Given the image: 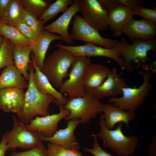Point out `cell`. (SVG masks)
Instances as JSON below:
<instances>
[{"mask_svg": "<svg viewBox=\"0 0 156 156\" xmlns=\"http://www.w3.org/2000/svg\"><path fill=\"white\" fill-rule=\"evenodd\" d=\"M24 11L19 0H11L0 15V21L14 26L17 21L22 19Z\"/></svg>", "mask_w": 156, "mask_h": 156, "instance_id": "obj_25", "label": "cell"}, {"mask_svg": "<svg viewBox=\"0 0 156 156\" xmlns=\"http://www.w3.org/2000/svg\"><path fill=\"white\" fill-rule=\"evenodd\" d=\"M131 44L128 42L124 38L120 41L121 54L125 62L126 70H132L133 66L131 64L134 61L138 66H146L148 52L156 50V40H137L132 41Z\"/></svg>", "mask_w": 156, "mask_h": 156, "instance_id": "obj_9", "label": "cell"}, {"mask_svg": "<svg viewBox=\"0 0 156 156\" xmlns=\"http://www.w3.org/2000/svg\"><path fill=\"white\" fill-rule=\"evenodd\" d=\"M12 129L5 133L6 138L7 150H15L19 147L22 149L30 150L42 143L38 132L29 130L25 124L12 116Z\"/></svg>", "mask_w": 156, "mask_h": 156, "instance_id": "obj_7", "label": "cell"}, {"mask_svg": "<svg viewBox=\"0 0 156 156\" xmlns=\"http://www.w3.org/2000/svg\"><path fill=\"white\" fill-rule=\"evenodd\" d=\"M25 93L24 89L10 87L0 90V109L8 112L17 114L22 110Z\"/></svg>", "mask_w": 156, "mask_h": 156, "instance_id": "obj_17", "label": "cell"}, {"mask_svg": "<svg viewBox=\"0 0 156 156\" xmlns=\"http://www.w3.org/2000/svg\"><path fill=\"white\" fill-rule=\"evenodd\" d=\"M102 105L100 100L86 91L82 97L69 98L65 106L70 111V114L64 119L68 121L79 119V124L88 123L91 119L101 114Z\"/></svg>", "mask_w": 156, "mask_h": 156, "instance_id": "obj_5", "label": "cell"}, {"mask_svg": "<svg viewBox=\"0 0 156 156\" xmlns=\"http://www.w3.org/2000/svg\"><path fill=\"white\" fill-rule=\"evenodd\" d=\"M70 35L73 40L99 45L104 48H111L118 45L120 41L102 36L99 31L89 25L82 16L77 14L73 17Z\"/></svg>", "mask_w": 156, "mask_h": 156, "instance_id": "obj_8", "label": "cell"}, {"mask_svg": "<svg viewBox=\"0 0 156 156\" xmlns=\"http://www.w3.org/2000/svg\"><path fill=\"white\" fill-rule=\"evenodd\" d=\"M11 156H49L47 149L42 143L32 149L21 152H13Z\"/></svg>", "mask_w": 156, "mask_h": 156, "instance_id": "obj_32", "label": "cell"}, {"mask_svg": "<svg viewBox=\"0 0 156 156\" xmlns=\"http://www.w3.org/2000/svg\"><path fill=\"white\" fill-rule=\"evenodd\" d=\"M55 102L60 109L59 113L42 117L36 116L29 123L25 124L27 128L31 131H37L44 136H53L57 131L58 122L70 114V111L65 105L57 100Z\"/></svg>", "mask_w": 156, "mask_h": 156, "instance_id": "obj_11", "label": "cell"}, {"mask_svg": "<svg viewBox=\"0 0 156 156\" xmlns=\"http://www.w3.org/2000/svg\"><path fill=\"white\" fill-rule=\"evenodd\" d=\"M4 37L0 34V48L2 43Z\"/></svg>", "mask_w": 156, "mask_h": 156, "instance_id": "obj_41", "label": "cell"}, {"mask_svg": "<svg viewBox=\"0 0 156 156\" xmlns=\"http://www.w3.org/2000/svg\"><path fill=\"white\" fill-rule=\"evenodd\" d=\"M24 10L39 19L51 4L44 0H19Z\"/></svg>", "mask_w": 156, "mask_h": 156, "instance_id": "obj_28", "label": "cell"}, {"mask_svg": "<svg viewBox=\"0 0 156 156\" xmlns=\"http://www.w3.org/2000/svg\"><path fill=\"white\" fill-rule=\"evenodd\" d=\"M28 82L24 78L14 65L7 66L0 75V90L10 87L28 88Z\"/></svg>", "mask_w": 156, "mask_h": 156, "instance_id": "obj_23", "label": "cell"}, {"mask_svg": "<svg viewBox=\"0 0 156 156\" xmlns=\"http://www.w3.org/2000/svg\"><path fill=\"white\" fill-rule=\"evenodd\" d=\"M47 150L49 156H83L79 151L66 149L50 142L47 144Z\"/></svg>", "mask_w": 156, "mask_h": 156, "instance_id": "obj_31", "label": "cell"}, {"mask_svg": "<svg viewBox=\"0 0 156 156\" xmlns=\"http://www.w3.org/2000/svg\"><path fill=\"white\" fill-rule=\"evenodd\" d=\"M14 66L24 78L29 82V64L31 62L30 55L32 53L31 46H14L12 50Z\"/></svg>", "mask_w": 156, "mask_h": 156, "instance_id": "obj_24", "label": "cell"}, {"mask_svg": "<svg viewBox=\"0 0 156 156\" xmlns=\"http://www.w3.org/2000/svg\"><path fill=\"white\" fill-rule=\"evenodd\" d=\"M100 130L97 134L103 142V146L108 148L119 156H131L139 145L138 138L134 135L125 136L122 131V122L118 123L114 129L109 130L105 127L103 114H101L99 122Z\"/></svg>", "mask_w": 156, "mask_h": 156, "instance_id": "obj_2", "label": "cell"}, {"mask_svg": "<svg viewBox=\"0 0 156 156\" xmlns=\"http://www.w3.org/2000/svg\"><path fill=\"white\" fill-rule=\"evenodd\" d=\"M119 4L133 10L139 6L142 5L143 1L140 0H118Z\"/></svg>", "mask_w": 156, "mask_h": 156, "instance_id": "obj_36", "label": "cell"}, {"mask_svg": "<svg viewBox=\"0 0 156 156\" xmlns=\"http://www.w3.org/2000/svg\"><path fill=\"white\" fill-rule=\"evenodd\" d=\"M73 2L72 0H56L51 4L39 20L45 24L60 12H65L68 9V5L72 4Z\"/></svg>", "mask_w": 156, "mask_h": 156, "instance_id": "obj_27", "label": "cell"}, {"mask_svg": "<svg viewBox=\"0 0 156 156\" xmlns=\"http://www.w3.org/2000/svg\"><path fill=\"white\" fill-rule=\"evenodd\" d=\"M14 46L4 37L0 48V69L10 65H14L12 50Z\"/></svg>", "mask_w": 156, "mask_h": 156, "instance_id": "obj_29", "label": "cell"}, {"mask_svg": "<svg viewBox=\"0 0 156 156\" xmlns=\"http://www.w3.org/2000/svg\"><path fill=\"white\" fill-rule=\"evenodd\" d=\"M14 26L29 40L31 44L37 40V38L32 29L22 19L17 21Z\"/></svg>", "mask_w": 156, "mask_h": 156, "instance_id": "obj_33", "label": "cell"}, {"mask_svg": "<svg viewBox=\"0 0 156 156\" xmlns=\"http://www.w3.org/2000/svg\"><path fill=\"white\" fill-rule=\"evenodd\" d=\"M102 6L108 12L119 5L118 0H98Z\"/></svg>", "mask_w": 156, "mask_h": 156, "instance_id": "obj_37", "label": "cell"}, {"mask_svg": "<svg viewBox=\"0 0 156 156\" xmlns=\"http://www.w3.org/2000/svg\"><path fill=\"white\" fill-rule=\"evenodd\" d=\"M79 12L84 20L98 31L108 28V12L98 0H80Z\"/></svg>", "mask_w": 156, "mask_h": 156, "instance_id": "obj_12", "label": "cell"}, {"mask_svg": "<svg viewBox=\"0 0 156 156\" xmlns=\"http://www.w3.org/2000/svg\"><path fill=\"white\" fill-rule=\"evenodd\" d=\"M55 40L62 41L60 35L49 32L44 30L42 35L37 38L35 42L31 44L35 62L36 66L41 71L49 47L51 42Z\"/></svg>", "mask_w": 156, "mask_h": 156, "instance_id": "obj_19", "label": "cell"}, {"mask_svg": "<svg viewBox=\"0 0 156 156\" xmlns=\"http://www.w3.org/2000/svg\"><path fill=\"white\" fill-rule=\"evenodd\" d=\"M91 62L90 57L83 56H75L68 77L59 88V92L66 93L69 99L83 96L86 90L84 80L85 70Z\"/></svg>", "mask_w": 156, "mask_h": 156, "instance_id": "obj_6", "label": "cell"}, {"mask_svg": "<svg viewBox=\"0 0 156 156\" xmlns=\"http://www.w3.org/2000/svg\"><path fill=\"white\" fill-rule=\"evenodd\" d=\"M7 143L6 136L5 134H4L2 136L0 142V156H5V152L7 150Z\"/></svg>", "mask_w": 156, "mask_h": 156, "instance_id": "obj_38", "label": "cell"}, {"mask_svg": "<svg viewBox=\"0 0 156 156\" xmlns=\"http://www.w3.org/2000/svg\"><path fill=\"white\" fill-rule=\"evenodd\" d=\"M156 136L153 137L151 143L149 145V147L148 149V152L149 154L153 156L156 155Z\"/></svg>", "mask_w": 156, "mask_h": 156, "instance_id": "obj_39", "label": "cell"}, {"mask_svg": "<svg viewBox=\"0 0 156 156\" xmlns=\"http://www.w3.org/2000/svg\"><path fill=\"white\" fill-rule=\"evenodd\" d=\"M140 73L143 77V82L139 87L124 88L122 96L111 97L108 102L122 109L134 112L143 105L153 88L151 82L152 74L150 71H141Z\"/></svg>", "mask_w": 156, "mask_h": 156, "instance_id": "obj_4", "label": "cell"}, {"mask_svg": "<svg viewBox=\"0 0 156 156\" xmlns=\"http://www.w3.org/2000/svg\"><path fill=\"white\" fill-rule=\"evenodd\" d=\"M75 58L69 50L59 48L45 58L42 71L55 88H59Z\"/></svg>", "mask_w": 156, "mask_h": 156, "instance_id": "obj_3", "label": "cell"}, {"mask_svg": "<svg viewBox=\"0 0 156 156\" xmlns=\"http://www.w3.org/2000/svg\"><path fill=\"white\" fill-rule=\"evenodd\" d=\"M28 70L29 86L25 94L23 107L16 114L18 119L25 124L29 123L38 115L44 116L49 115V105L57 100L53 95L42 94L36 88L34 79L35 68L32 61L29 65Z\"/></svg>", "mask_w": 156, "mask_h": 156, "instance_id": "obj_1", "label": "cell"}, {"mask_svg": "<svg viewBox=\"0 0 156 156\" xmlns=\"http://www.w3.org/2000/svg\"><path fill=\"white\" fill-rule=\"evenodd\" d=\"M122 34L132 41L155 39L156 37V23L143 19H130L123 28Z\"/></svg>", "mask_w": 156, "mask_h": 156, "instance_id": "obj_13", "label": "cell"}, {"mask_svg": "<svg viewBox=\"0 0 156 156\" xmlns=\"http://www.w3.org/2000/svg\"><path fill=\"white\" fill-rule=\"evenodd\" d=\"M31 57L35 70L33 76L34 81L38 90L43 94L53 95L56 98L57 101L62 104L66 105L68 101L69 98L64 96L55 88L47 77L36 66L33 53L31 55Z\"/></svg>", "mask_w": 156, "mask_h": 156, "instance_id": "obj_22", "label": "cell"}, {"mask_svg": "<svg viewBox=\"0 0 156 156\" xmlns=\"http://www.w3.org/2000/svg\"><path fill=\"white\" fill-rule=\"evenodd\" d=\"M101 110L104 113L105 125L109 130L113 129L116 125L120 122L124 123L129 130V122L136 118L135 112L122 109L109 102L102 104Z\"/></svg>", "mask_w": 156, "mask_h": 156, "instance_id": "obj_18", "label": "cell"}, {"mask_svg": "<svg viewBox=\"0 0 156 156\" xmlns=\"http://www.w3.org/2000/svg\"><path fill=\"white\" fill-rule=\"evenodd\" d=\"M0 34L10 41L14 46L31 45L29 40L17 28L0 21Z\"/></svg>", "mask_w": 156, "mask_h": 156, "instance_id": "obj_26", "label": "cell"}, {"mask_svg": "<svg viewBox=\"0 0 156 156\" xmlns=\"http://www.w3.org/2000/svg\"><path fill=\"white\" fill-rule=\"evenodd\" d=\"M80 0L74 1L73 3L55 21L44 26V30L47 31L59 34L62 41L70 44L73 40L68 32L69 23L72 18L79 12Z\"/></svg>", "mask_w": 156, "mask_h": 156, "instance_id": "obj_16", "label": "cell"}, {"mask_svg": "<svg viewBox=\"0 0 156 156\" xmlns=\"http://www.w3.org/2000/svg\"><path fill=\"white\" fill-rule=\"evenodd\" d=\"M133 16L132 10L120 4L108 12V27L115 37L122 36L123 28L129 20L133 18Z\"/></svg>", "mask_w": 156, "mask_h": 156, "instance_id": "obj_20", "label": "cell"}, {"mask_svg": "<svg viewBox=\"0 0 156 156\" xmlns=\"http://www.w3.org/2000/svg\"><path fill=\"white\" fill-rule=\"evenodd\" d=\"M55 45L59 48H62L70 51L75 56H83L90 57L93 56L107 57L114 60L122 70H125V61L120 57L121 43L117 46L111 48H106L99 47L93 43H86L84 45L77 46L65 45L61 44H56Z\"/></svg>", "mask_w": 156, "mask_h": 156, "instance_id": "obj_10", "label": "cell"}, {"mask_svg": "<svg viewBox=\"0 0 156 156\" xmlns=\"http://www.w3.org/2000/svg\"><path fill=\"white\" fill-rule=\"evenodd\" d=\"M92 136L94 140L93 147L91 148H83L84 151L91 153L94 156H114L105 151L101 147L98 142V137L96 134H93Z\"/></svg>", "mask_w": 156, "mask_h": 156, "instance_id": "obj_35", "label": "cell"}, {"mask_svg": "<svg viewBox=\"0 0 156 156\" xmlns=\"http://www.w3.org/2000/svg\"><path fill=\"white\" fill-rule=\"evenodd\" d=\"M132 11L133 15L139 16L144 19L156 23V10L155 9H150L142 5Z\"/></svg>", "mask_w": 156, "mask_h": 156, "instance_id": "obj_34", "label": "cell"}, {"mask_svg": "<svg viewBox=\"0 0 156 156\" xmlns=\"http://www.w3.org/2000/svg\"><path fill=\"white\" fill-rule=\"evenodd\" d=\"M22 19L32 29L37 38L42 35L44 30L42 21L25 10Z\"/></svg>", "mask_w": 156, "mask_h": 156, "instance_id": "obj_30", "label": "cell"}, {"mask_svg": "<svg viewBox=\"0 0 156 156\" xmlns=\"http://www.w3.org/2000/svg\"><path fill=\"white\" fill-rule=\"evenodd\" d=\"M10 1L11 0H0V15Z\"/></svg>", "mask_w": 156, "mask_h": 156, "instance_id": "obj_40", "label": "cell"}, {"mask_svg": "<svg viewBox=\"0 0 156 156\" xmlns=\"http://www.w3.org/2000/svg\"><path fill=\"white\" fill-rule=\"evenodd\" d=\"M111 69L106 66L90 62L85 70L84 82L86 91L101 85L105 80Z\"/></svg>", "mask_w": 156, "mask_h": 156, "instance_id": "obj_21", "label": "cell"}, {"mask_svg": "<svg viewBox=\"0 0 156 156\" xmlns=\"http://www.w3.org/2000/svg\"><path fill=\"white\" fill-rule=\"evenodd\" d=\"M79 119L67 121L65 128L59 129L51 137H45L39 134L41 141L48 142L66 149L79 151L80 147L74 131L79 124Z\"/></svg>", "mask_w": 156, "mask_h": 156, "instance_id": "obj_15", "label": "cell"}, {"mask_svg": "<svg viewBox=\"0 0 156 156\" xmlns=\"http://www.w3.org/2000/svg\"><path fill=\"white\" fill-rule=\"evenodd\" d=\"M128 87L124 79L118 74L116 68L111 69L107 77L99 86L86 91L90 93L96 99L105 97H114L122 94L124 88Z\"/></svg>", "mask_w": 156, "mask_h": 156, "instance_id": "obj_14", "label": "cell"}]
</instances>
